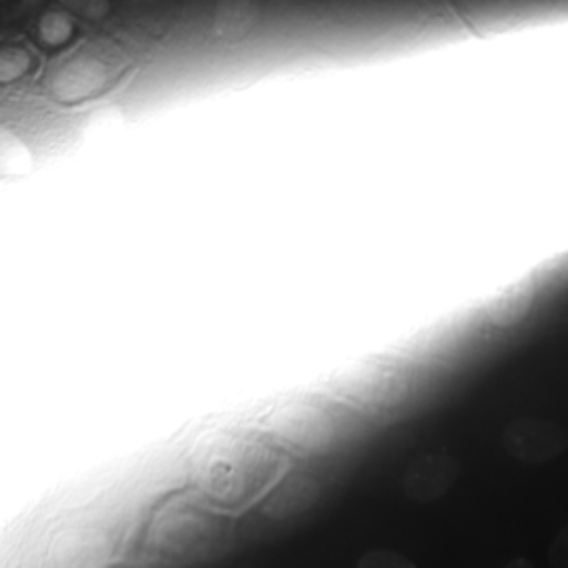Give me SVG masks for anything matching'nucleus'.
I'll return each mask as SVG.
<instances>
[{
    "mask_svg": "<svg viewBox=\"0 0 568 568\" xmlns=\"http://www.w3.org/2000/svg\"><path fill=\"white\" fill-rule=\"evenodd\" d=\"M110 560V541L98 528H65L51 544L53 568H103Z\"/></svg>",
    "mask_w": 568,
    "mask_h": 568,
    "instance_id": "39448f33",
    "label": "nucleus"
},
{
    "mask_svg": "<svg viewBox=\"0 0 568 568\" xmlns=\"http://www.w3.org/2000/svg\"><path fill=\"white\" fill-rule=\"evenodd\" d=\"M274 436L302 453H323L335 445L339 426L333 410L310 396L293 398L270 417Z\"/></svg>",
    "mask_w": 568,
    "mask_h": 568,
    "instance_id": "f257e3e1",
    "label": "nucleus"
},
{
    "mask_svg": "<svg viewBox=\"0 0 568 568\" xmlns=\"http://www.w3.org/2000/svg\"><path fill=\"white\" fill-rule=\"evenodd\" d=\"M206 523L201 518H182L178 523H169V527L164 528L163 544L173 551H194L201 548L206 539Z\"/></svg>",
    "mask_w": 568,
    "mask_h": 568,
    "instance_id": "9b49d317",
    "label": "nucleus"
},
{
    "mask_svg": "<svg viewBox=\"0 0 568 568\" xmlns=\"http://www.w3.org/2000/svg\"><path fill=\"white\" fill-rule=\"evenodd\" d=\"M501 445L516 462L537 466L567 450L568 429L548 417H518L504 429Z\"/></svg>",
    "mask_w": 568,
    "mask_h": 568,
    "instance_id": "7ed1b4c3",
    "label": "nucleus"
},
{
    "mask_svg": "<svg viewBox=\"0 0 568 568\" xmlns=\"http://www.w3.org/2000/svg\"><path fill=\"white\" fill-rule=\"evenodd\" d=\"M72 32H74V23L63 11H49L39 21V39L49 47H58L70 41Z\"/></svg>",
    "mask_w": 568,
    "mask_h": 568,
    "instance_id": "f8f14e48",
    "label": "nucleus"
},
{
    "mask_svg": "<svg viewBox=\"0 0 568 568\" xmlns=\"http://www.w3.org/2000/svg\"><path fill=\"white\" fill-rule=\"evenodd\" d=\"M41 0H0V16L4 21H16L37 9Z\"/></svg>",
    "mask_w": 568,
    "mask_h": 568,
    "instance_id": "a211bd4d",
    "label": "nucleus"
},
{
    "mask_svg": "<svg viewBox=\"0 0 568 568\" xmlns=\"http://www.w3.org/2000/svg\"><path fill=\"white\" fill-rule=\"evenodd\" d=\"M548 562L551 568H568V525L556 532L548 548Z\"/></svg>",
    "mask_w": 568,
    "mask_h": 568,
    "instance_id": "f3484780",
    "label": "nucleus"
},
{
    "mask_svg": "<svg viewBox=\"0 0 568 568\" xmlns=\"http://www.w3.org/2000/svg\"><path fill=\"white\" fill-rule=\"evenodd\" d=\"M321 499V485L307 471H293L284 476L265 501V514L274 520H291L314 508Z\"/></svg>",
    "mask_w": 568,
    "mask_h": 568,
    "instance_id": "0eeeda50",
    "label": "nucleus"
},
{
    "mask_svg": "<svg viewBox=\"0 0 568 568\" xmlns=\"http://www.w3.org/2000/svg\"><path fill=\"white\" fill-rule=\"evenodd\" d=\"M30 68V55L18 49L7 47L0 51V82H13L21 79Z\"/></svg>",
    "mask_w": 568,
    "mask_h": 568,
    "instance_id": "2eb2a0df",
    "label": "nucleus"
},
{
    "mask_svg": "<svg viewBox=\"0 0 568 568\" xmlns=\"http://www.w3.org/2000/svg\"><path fill=\"white\" fill-rule=\"evenodd\" d=\"M34 156L18 133L0 126V173L2 175H26L32 171Z\"/></svg>",
    "mask_w": 568,
    "mask_h": 568,
    "instance_id": "9d476101",
    "label": "nucleus"
},
{
    "mask_svg": "<svg viewBox=\"0 0 568 568\" xmlns=\"http://www.w3.org/2000/svg\"><path fill=\"white\" fill-rule=\"evenodd\" d=\"M260 18V0H217L213 32L222 39L244 37Z\"/></svg>",
    "mask_w": 568,
    "mask_h": 568,
    "instance_id": "1a4fd4ad",
    "label": "nucleus"
},
{
    "mask_svg": "<svg viewBox=\"0 0 568 568\" xmlns=\"http://www.w3.org/2000/svg\"><path fill=\"white\" fill-rule=\"evenodd\" d=\"M331 386L347 405L365 413L387 408L405 394L400 373L382 361H365L347 366L335 375Z\"/></svg>",
    "mask_w": 568,
    "mask_h": 568,
    "instance_id": "f03ea898",
    "label": "nucleus"
},
{
    "mask_svg": "<svg viewBox=\"0 0 568 568\" xmlns=\"http://www.w3.org/2000/svg\"><path fill=\"white\" fill-rule=\"evenodd\" d=\"M108 77L110 72L105 63L91 55H81L61 63L49 77L47 87L58 102L74 103L98 93L108 82Z\"/></svg>",
    "mask_w": 568,
    "mask_h": 568,
    "instance_id": "423d86ee",
    "label": "nucleus"
},
{
    "mask_svg": "<svg viewBox=\"0 0 568 568\" xmlns=\"http://www.w3.org/2000/svg\"><path fill=\"white\" fill-rule=\"evenodd\" d=\"M356 568H417V565L400 551L379 548L365 551Z\"/></svg>",
    "mask_w": 568,
    "mask_h": 568,
    "instance_id": "4468645a",
    "label": "nucleus"
},
{
    "mask_svg": "<svg viewBox=\"0 0 568 568\" xmlns=\"http://www.w3.org/2000/svg\"><path fill=\"white\" fill-rule=\"evenodd\" d=\"M124 124L121 108H105L102 112H98L89 124L84 126V140L87 142H103L112 135H116Z\"/></svg>",
    "mask_w": 568,
    "mask_h": 568,
    "instance_id": "ddd939ff",
    "label": "nucleus"
},
{
    "mask_svg": "<svg viewBox=\"0 0 568 568\" xmlns=\"http://www.w3.org/2000/svg\"><path fill=\"white\" fill-rule=\"evenodd\" d=\"M133 2H138V4H148V2H154V0H133Z\"/></svg>",
    "mask_w": 568,
    "mask_h": 568,
    "instance_id": "aec40b11",
    "label": "nucleus"
},
{
    "mask_svg": "<svg viewBox=\"0 0 568 568\" xmlns=\"http://www.w3.org/2000/svg\"><path fill=\"white\" fill-rule=\"evenodd\" d=\"M532 300H535V286L528 278H523L518 283L509 284L497 295H493L485 302L483 310L493 325L504 328L523 321L532 305Z\"/></svg>",
    "mask_w": 568,
    "mask_h": 568,
    "instance_id": "6e6552de",
    "label": "nucleus"
},
{
    "mask_svg": "<svg viewBox=\"0 0 568 568\" xmlns=\"http://www.w3.org/2000/svg\"><path fill=\"white\" fill-rule=\"evenodd\" d=\"M462 471L459 457L448 448L427 450L415 457L403 474V490L415 504H434L455 487Z\"/></svg>",
    "mask_w": 568,
    "mask_h": 568,
    "instance_id": "20e7f679",
    "label": "nucleus"
},
{
    "mask_svg": "<svg viewBox=\"0 0 568 568\" xmlns=\"http://www.w3.org/2000/svg\"><path fill=\"white\" fill-rule=\"evenodd\" d=\"M61 4L84 20L100 21L110 13V0H60Z\"/></svg>",
    "mask_w": 568,
    "mask_h": 568,
    "instance_id": "dca6fc26",
    "label": "nucleus"
},
{
    "mask_svg": "<svg viewBox=\"0 0 568 568\" xmlns=\"http://www.w3.org/2000/svg\"><path fill=\"white\" fill-rule=\"evenodd\" d=\"M504 568H535V565L525 558V556H518V558H514V560H509L508 565Z\"/></svg>",
    "mask_w": 568,
    "mask_h": 568,
    "instance_id": "6ab92c4d",
    "label": "nucleus"
}]
</instances>
